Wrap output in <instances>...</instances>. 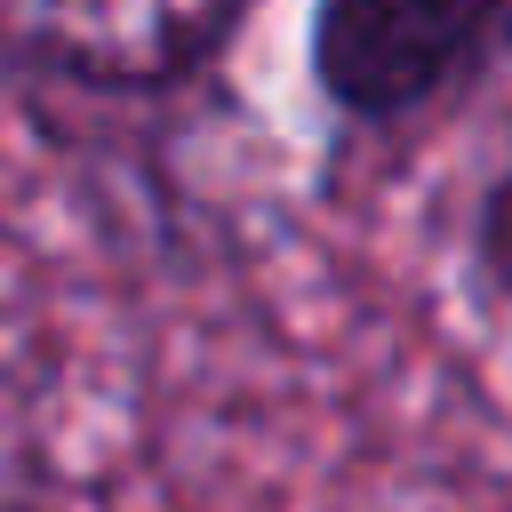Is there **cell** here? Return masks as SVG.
<instances>
[{
	"label": "cell",
	"instance_id": "2",
	"mask_svg": "<svg viewBox=\"0 0 512 512\" xmlns=\"http://www.w3.org/2000/svg\"><path fill=\"white\" fill-rule=\"evenodd\" d=\"M248 8H0V56L112 104H160L224 64Z\"/></svg>",
	"mask_w": 512,
	"mask_h": 512
},
{
	"label": "cell",
	"instance_id": "1",
	"mask_svg": "<svg viewBox=\"0 0 512 512\" xmlns=\"http://www.w3.org/2000/svg\"><path fill=\"white\" fill-rule=\"evenodd\" d=\"M512 64V0H328L304 24L312 96L344 128H416Z\"/></svg>",
	"mask_w": 512,
	"mask_h": 512
},
{
	"label": "cell",
	"instance_id": "3",
	"mask_svg": "<svg viewBox=\"0 0 512 512\" xmlns=\"http://www.w3.org/2000/svg\"><path fill=\"white\" fill-rule=\"evenodd\" d=\"M472 272H480V288L512 312V160L480 184V200H472Z\"/></svg>",
	"mask_w": 512,
	"mask_h": 512
}]
</instances>
